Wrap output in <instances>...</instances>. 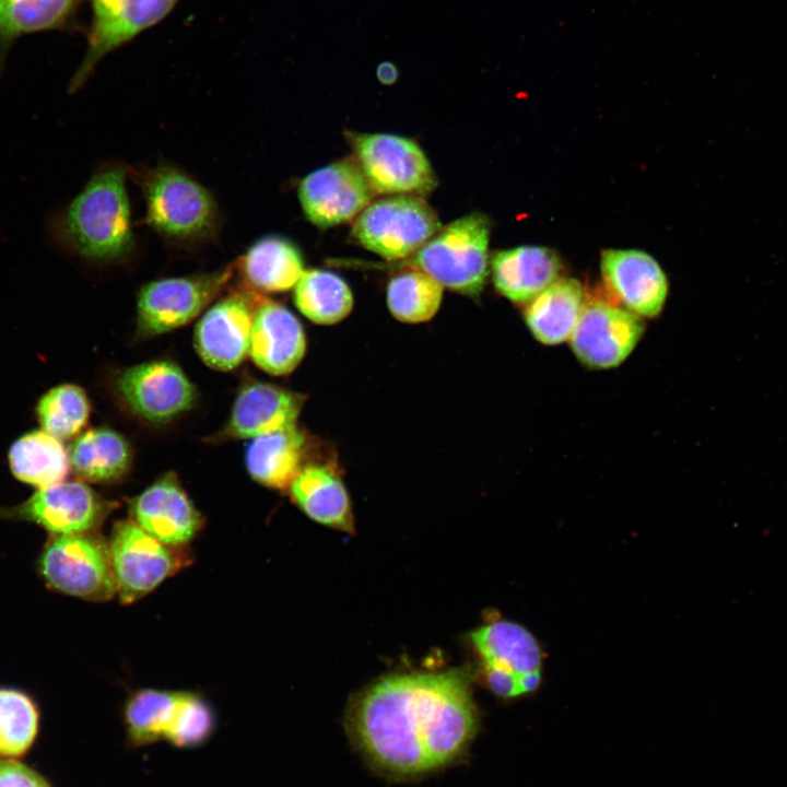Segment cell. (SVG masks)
I'll list each match as a JSON object with an SVG mask.
<instances>
[{
	"mask_svg": "<svg viewBox=\"0 0 787 787\" xmlns=\"http://www.w3.org/2000/svg\"><path fill=\"white\" fill-rule=\"evenodd\" d=\"M345 730L376 774L410 782L463 761L480 730L466 669L390 674L352 700Z\"/></svg>",
	"mask_w": 787,
	"mask_h": 787,
	"instance_id": "1",
	"label": "cell"
},
{
	"mask_svg": "<svg viewBox=\"0 0 787 787\" xmlns=\"http://www.w3.org/2000/svg\"><path fill=\"white\" fill-rule=\"evenodd\" d=\"M127 167H101L62 212L57 230L63 245L94 262H116L134 249Z\"/></svg>",
	"mask_w": 787,
	"mask_h": 787,
	"instance_id": "2",
	"label": "cell"
},
{
	"mask_svg": "<svg viewBox=\"0 0 787 787\" xmlns=\"http://www.w3.org/2000/svg\"><path fill=\"white\" fill-rule=\"evenodd\" d=\"M145 202V220L166 240L198 245L216 236L220 214L213 195L179 167L161 163L132 169Z\"/></svg>",
	"mask_w": 787,
	"mask_h": 787,
	"instance_id": "3",
	"label": "cell"
},
{
	"mask_svg": "<svg viewBox=\"0 0 787 787\" xmlns=\"http://www.w3.org/2000/svg\"><path fill=\"white\" fill-rule=\"evenodd\" d=\"M489 219L482 213H470L441 227L399 266L420 270L443 287L475 296L489 274Z\"/></svg>",
	"mask_w": 787,
	"mask_h": 787,
	"instance_id": "4",
	"label": "cell"
},
{
	"mask_svg": "<svg viewBox=\"0 0 787 787\" xmlns=\"http://www.w3.org/2000/svg\"><path fill=\"white\" fill-rule=\"evenodd\" d=\"M37 568L49 588L64 595L101 602L117 594L109 545L94 531L51 535Z\"/></svg>",
	"mask_w": 787,
	"mask_h": 787,
	"instance_id": "5",
	"label": "cell"
},
{
	"mask_svg": "<svg viewBox=\"0 0 787 787\" xmlns=\"http://www.w3.org/2000/svg\"><path fill=\"white\" fill-rule=\"evenodd\" d=\"M441 227L437 214L422 197L393 195L371 202L355 219L351 235L381 258L401 261Z\"/></svg>",
	"mask_w": 787,
	"mask_h": 787,
	"instance_id": "6",
	"label": "cell"
},
{
	"mask_svg": "<svg viewBox=\"0 0 787 787\" xmlns=\"http://www.w3.org/2000/svg\"><path fill=\"white\" fill-rule=\"evenodd\" d=\"M354 160L375 192L423 196L437 179L421 146L412 139L389 133L348 132Z\"/></svg>",
	"mask_w": 787,
	"mask_h": 787,
	"instance_id": "7",
	"label": "cell"
},
{
	"mask_svg": "<svg viewBox=\"0 0 787 787\" xmlns=\"http://www.w3.org/2000/svg\"><path fill=\"white\" fill-rule=\"evenodd\" d=\"M232 275L233 265H228L211 272L146 283L138 294V333L152 337L188 324L222 293Z\"/></svg>",
	"mask_w": 787,
	"mask_h": 787,
	"instance_id": "8",
	"label": "cell"
},
{
	"mask_svg": "<svg viewBox=\"0 0 787 787\" xmlns=\"http://www.w3.org/2000/svg\"><path fill=\"white\" fill-rule=\"evenodd\" d=\"M180 0H91L92 22L87 47L71 78L69 91L79 90L108 54L163 21Z\"/></svg>",
	"mask_w": 787,
	"mask_h": 787,
	"instance_id": "9",
	"label": "cell"
},
{
	"mask_svg": "<svg viewBox=\"0 0 787 787\" xmlns=\"http://www.w3.org/2000/svg\"><path fill=\"white\" fill-rule=\"evenodd\" d=\"M117 594L121 602L143 597L179 567L171 547L133 520L115 525L108 542Z\"/></svg>",
	"mask_w": 787,
	"mask_h": 787,
	"instance_id": "10",
	"label": "cell"
},
{
	"mask_svg": "<svg viewBox=\"0 0 787 787\" xmlns=\"http://www.w3.org/2000/svg\"><path fill=\"white\" fill-rule=\"evenodd\" d=\"M110 504L82 481H62L37 489L27 500L0 508V517L33 522L50 535L93 532Z\"/></svg>",
	"mask_w": 787,
	"mask_h": 787,
	"instance_id": "11",
	"label": "cell"
},
{
	"mask_svg": "<svg viewBox=\"0 0 787 787\" xmlns=\"http://www.w3.org/2000/svg\"><path fill=\"white\" fill-rule=\"evenodd\" d=\"M297 195L307 220L326 228L357 216L372 202L375 191L355 160L345 158L305 176Z\"/></svg>",
	"mask_w": 787,
	"mask_h": 787,
	"instance_id": "12",
	"label": "cell"
},
{
	"mask_svg": "<svg viewBox=\"0 0 787 787\" xmlns=\"http://www.w3.org/2000/svg\"><path fill=\"white\" fill-rule=\"evenodd\" d=\"M644 330L641 317L611 302L594 299L586 302L569 343L585 366L612 368L632 353Z\"/></svg>",
	"mask_w": 787,
	"mask_h": 787,
	"instance_id": "13",
	"label": "cell"
},
{
	"mask_svg": "<svg viewBox=\"0 0 787 787\" xmlns=\"http://www.w3.org/2000/svg\"><path fill=\"white\" fill-rule=\"evenodd\" d=\"M116 388L133 413L154 423L172 421L196 401L193 385L181 368L168 360L150 361L122 371Z\"/></svg>",
	"mask_w": 787,
	"mask_h": 787,
	"instance_id": "14",
	"label": "cell"
},
{
	"mask_svg": "<svg viewBox=\"0 0 787 787\" xmlns=\"http://www.w3.org/2000/svg\"><path fill=\"white\" fill-rule=\"evenodd\" d=\"M260 298L255 291L234 292L203 314L193 340L208 366L231 371L249 354L254 315Z\"/></svg>",
	"mask_w": 787,
	"mask_h": 787,
	"instance_id": "15",
	"label": "cell"
},
{
	"mask_svg": "<svg viewBox=\"0 0 787 787\" xmlns=\"http://www.w3.org/2000/svg\"><path fill=\"white\" fill-rule=\"evenodd\" d=\"M601 274L609 296L620 307L638 317H656L667 294V278L658 262L635 249H608L602 252Z\"/></svg>",
	"mask_w": 787,
	"mask_h": 787,
	"instance_id": "16",
	"label": "cell"
},
{
	"mask_svg": "<svg viewBox=\"0 0 787 787\" xmlns=\"http://www.w3.org/2000/svg\"><path fill=\"white\" fill-rule=\"evenodd\" d=\"M133 521L167 545L189 542L200 530L201 515L174 473H165L130 506Z\"/></svg>",
	"mask_w": 787,
	"mask_h": 787,
	"instance_id": "17",
	"label": "cell"
},
{
	"mask_svg": "<svg viewBox=\"0 0 787 787\" xmlns=\"http://www.w3.org/2000/svg\"><path fill=\"white\" fill-rule=\"evenodd\" d=\"M306 396L261 381L244 386L218 439L255 438L297 424Z\"/></svg>",
	"mask_w": 787,
	"mask_h": 787,
	"instance_id": "18",
	"label": "cell"
},
{
	"mask_svg": "<svg viewBox=\"0 0 787 787\" xmlns=\"http://www.w3.org/2000/svg\"><path fill=\"white\" fill-rule=\"evenodd\" d=\"M306 352L299 320L283 305L260 298L251 328L249 355L262 371L283 376L293 372Z\"/></svg>",
	"mask_w": 787,
	"mask_h": 787,
	"instance_id": "19",
	"label": "cell"
},
{
	"mask_svg": "<svg viewBox=\"0 0 787 787\" xmlns=\"http://www.w3.org/2000/svg\"><path fill=\"white\" fill-rule=\"evenodd\" d=\"M495 289L516 304H528L559 279V256L542 246H519L497 251L491 261Z\"/></svg>",
	"mask_w": 787,
	"mask_h": 787,
	"instance_id": "20",
	"label": "cell"
},
{
	"mask_svg": "<svg viewBox=\"0 0 787 787\" xmlns=\"http://www.w3.org/2000/svg\"><path fill=\"white\" fill-rule=\"evenodd\" d=\"M296 505L313 520L354 531L350 496L332 463L305 465L290 486Z\"/></svg>",
	"mask_w": 787,
	"mask_h": 787,
	"instance_id": "21",
	"label": "cell"
},
{
	"mask_svg": "<svg viewBox=\"0 0 787 787\" xmlns=\"http://www.w3.org/2000/svg\"><path fill=\"white\" fill-rule=\"evenodd\" d=\"M307 438L297 424L251 438L246 466L251 478L265 486L285 490L303 469Z\"/></svg>",
	"mask_w": 787,
	"mask_h": 787,
	"instance_id": "22",
	"label": "cell"
},
{
	"mask_svg": "<svg viewBox=\"0 0 787 787\" xmlns=\"http://www.w3.org/2000/svg\"><path fill=\"white\" fill-rule=\"evenodd\" d=\"M586 304L582 284L557 279L525 308V320L536 340L555 345L569 340Z\"/></svg>",
	"mask_w": 787,
	"mask_h": 787,
	"instance_id": "23",
	"label": "cell"
},
{
	"mask_svg": "<svg viewBox=\"0 0 787 787\" xmlns=\"http://www.w3.org/2000/svg\"><path fill=\"white\" fill-rule=\"evenodd\" d=\"M472 644L483 668L516 676L539 670L542 651L536 637L522 625L501 620L488 623L471 633Z\"/></svg>",
	"mask_w": 787,
	"mask_h": 787,
	"instance_id": "24",
	"label": "cell"
},
{
	"mask_svg": "<svg viewBox=\"0 0 787 787\" xmlns=\"http://www.w3.org/2000/svg\"><path fill=\"white\" fill-rule=\"evenodd\" d=\"M237 266L251 289L271 293L295 287L305 271L299 249L278 235L256 240Z\"/></svg>",
	"mask_w": 787,
	"mask_h": 787,
	"instance_id": "25",
	"label": "cell"
},
{
	"mask_svg": "<svg viewBox=\"0 0 787 787\" xmlns=\"http://www.w3.org/2000/svg\"><path fill=\"white\" fill-rule=\"evenodd\" d=\"M70 468L82 481L110 483L127 473L131 449L126 438L107 427L78 436L68 449Z\"/></svg>",
	"mask_w": 787,
	"mask_h": 787,
	"instance_id": "26",
	"label": "cell"
},
{
	"mask_svg": "<svg viewBox=\"0 0 787 787\" xmlns=\"http://www.w3.org/2000/svg\"><path fill=\"white\" fill-rule=\"evenodd\" d=\"M82 0H0V72L11 45L20 37L68 28Z\"/></svg>",
	"mask_w": 787,
	"mask_h": 787,
	"instance_id": "27",
	"label": "cell"
},
{
	"mask_svg": "<svg viewBox=\"0 0 787 787\" xmlns=\"http://www.w3.org/2000/svg\"><path fill=\"white\" fill-rule=\"evenodd\" d=\"M8 458L13 475L37 489L64 481L70 468L69 454L61 441L44 430L16 439Z\"/></svg>",
	"mask_w": 787,
	"mask_h": 787,
	"instance_id": "28",
	"label": "cell"
},
{
	"mask_svg": "<svg viewBox=\"0 0 787 787\" xmlns=\"http://www.w3.org/2000/svg\"><path fill=\"white\" fill-rule=\"evenodd\" d=\"M184 693L155 689L132 693L122 713L127 744L138 749L165 741Z\"/></svg>",
	"mask_w": 787,
	"mask_h": 787,
	"instance_id": "29",
	"label": "cell"
},
{
	"mask_svg": "<svg viewBox=\"0 0 787 787\" xmlns=\"http://www.w3.org/2000/svg\"><path fill=\"white\" fill-rule=\"evenodd\" d=\"M294 302L298 310L319 325H333L344 319L353 308V294L338 274L320 270H306L294 287Z\"/></svg>",
	"mask_w": 787,
	"mask_h": 787,
	"instance_id": "30",
	"label": "cell"
},
{
	"mask_svg": "<svg viewBox=\"0 0 787 787\" xmlns=\"http://www.w3.org/2000/svg\"><path fill=\"white\" fill-rule=\"evenodd\" d=\"M443 289L426 273L416 269L407 270L389 281L387 305L391 315L402 322H424L439 309Z\"/></svg>",
	"mask_w": 787,
	"mask_h": 787,
	"instance_id": "31",
	"label": "cell"
},
{
	"mask_svg": "<svg viewBox=\"0 0 787 787\" xmlns=\"http://www.w3.org/2000/svg\"><path fill=\"white\" fill-rule=\"evenodd\" d=\"M91 406L85 391L73 384L59 385L38 401L36 414L43 430L61 439L72 438L86 425Z\"/></svg>",
	"mask_w": 787,
	"mask_h": 787,
	"instance_id": "32",
	"label": "cell"
},
{
	"mask_svg": "<svg viewBox=\"0 0 787 787\" xmlns=\"http://www.w3.org/2000/svg\"><path fill=\"white\" fill-rule=\"evenodd\" d=\"M38 727V712L24 693L0 689V756L24 754L33 743Z\"/></svg>",
	"mask_w": 787,
	"mask_h": 787,
	"instance_id": "33",
	"label": "cell"
},
{
	"mask_svg": "<svg viewBox=\"0 0 787 787\" xmlns=\"http://www.w3.org/2000/svg\"><path fill=\"white\" fill-rule=\"evenodd\" d=\"M216 726L215 714L201 696L185 692L165 741L179 749H192L208 742Z\"/></svg>",
	"mask_w": 787,
	"mask_h": 787,
	"instance_id": "34",
	"label": "cell"
},
{
	"mask_svg": "<svg viewBox=\"0 0 787 787\" xmlns=\"http://www.w3.org/2000/svg\"><path fill=\"white\" fill-rule=\"evenodd\" d=\"M0 787H51L50 784L25 764L0 759Z\"/></svg>",
	"mask_w": 787,
	"mask_h": 787,
	"instance_id": "35",
	"label": "cell"
},
{
	"mask_svg": "<svg viewBox=\"0 0 787 787\" xmlns=\"http://www.w3.org/2000/svg\"><path fill=\"white\" fill-rule=\"evenodd\" d=\"M483 671L484 681L494 695L502 700H512L520 696L518 676L496 669L483 668Z\"/></svg>",
	"mask_w": 787,
	"mask_h": 787,
	"instance_id": "36",
	"label": "cell"
},
{
	"mask_svg": "<svg viewBox=\"0 0 787 787\" xmlns=\"http://www.w3.org/2000/svg\"><path fill=\"white\" fill-rule=\"evenodd\" d=\"M541 684V673L539 670H532L518 676L519 694L526 695L538 690Z\"/></svg>",
	"mask_w": 787,
	"mask_h": 787,
	"instance_id": "37",
	"label": "cell"
},
{
	"mask_svg": "<svg viewBox=\"0 0 787 787\" xmlns=\"http://www.w3.org/2000/svg\"><path fill=\"white\" fill-rule=\"evenodd\" d=\"M376 78L383 85H392L399 78V69L390 60L381 61L376 68Z\"/></svg>",
	"mask_w": 787,
	"mask_h": 787,
	"instance_id": "38",
	"label": "cell"
}]
</instances>
